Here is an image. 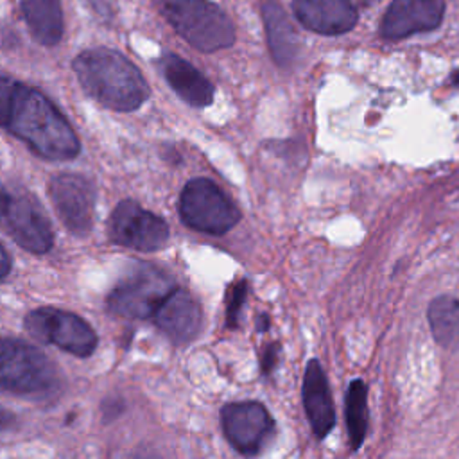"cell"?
<instances>
[{
  "instance_id": "6da1fadb",
  "label": "cell",
  "mask_w": 459,
  "mask_h": 459,
  "mask_svg": "<svg viewBox=\"0 0 459 459\" xmlns=\"http://www.w3.org/2000/svg\"><path fill=\"white\" fill-rule=\"evenodd\" d=\"M0 127L47 160H70L79 152V138L61 111L41 91L2 74Z\"/></svg>"
},
{
  "instance_id": "7a4b0ae2",
  "label": "cell",
  "mask_w": 459,
  "mask_h": 459,
  "mask_svg": "<svg viewBox=\"0 0 459 459\" xmlns=\"http://www.w3.org/2000/svg\"><path fill=\"white\" fill-rule=\"evenodd\" d=\"M72 66L84 91L109 109L133 111L149 97V86L140 70L117 50H84Z\"/></svg>"
},
{
  "instance_id": "3957f363",
  "label": "cell",
  "mask_w": 459,
  "mask_h": 459,
  "mask_svg": "<svg viewBox=\"0 0 459 459\" xmlns=\"http://www.w3.org/2000/svg\"><path fill=\"white\" fill-rule=\"evenodd\" d=\"M176 32L201 52H215L235 41L226 13L210 0H156Z\"/></svg>"
},
{
  "instance_id": "277c9868",
  "label": "cell",
  "mask_w": 459,
  "mask_h": 459,
  "mask_svg": "<svg viewBox=\"0 0 459 459\" xmlns=\"http://www.w3.org/2000/svg\"><path fill=\"white\" fill-rule=\"evenodd\" d=\"M57 384V369L32 344L0 337V389L14 394H43Z\"/></svg>"
},
{
  "instance_id": "5b68a950",
  "label": "cell",
  "mask_w": 459,
  "mask_h": 459,
  "mask_svg": "<svg viewBox=\"0 0 459 459\" xmlns=\"http://www.w3.org/2000/svg\"><path fill=\"white\" fill-rule=\"evenodd\" d=\"M172 278L161 269L140 264L133 267L109 292L108 310L111 314L143 319L152 317L160 303L174 290Z\"/></svg>"
},
{
  "instance_id": "8992f818",
  "label": "cell",
  "mask_w": 459,
  "mask_h": 459,
  "mask_svg": "<svg viewBox=\"0 0 459 459\" xmlns=\"http://www.w3.org/2000/svg\"><path fill=\"white\" fill-rule=\"evenodd\" d=\"M179 215L186 226L210 235L230 231L240 219L238 208L210 179L188 181L179 197Z\"/></svg>"
},
{
  "instance_id": "52a82bcc",
  "label": "cell",
  "mask_w": 459,
  "mask_h": 459,
  "mask_svg": "<svg viewBox=\"0 0 459 459\" xmlns=\"http://www.w3.org/2000/svg\"><path fill=\"white\" fill-rule=\"evenodd\" d=\"M23 325L34 339L57 346L77 357L91 355L97 346L93 328L77 314L61 308H36L25 316Z\"/></svg>"
},
{
  "instance_id": "ba28073f",
  "label": "cell",
  "mask_w": 459,
  "mask_h": 459,
  "mask_svg": "<svg viewBox=\"0 0 459 459\" xmlns=\"http://www.w3.org/2000/svg\"><path fill=\"white\" fill-rule=\"evenodd\" d=\"M0 224L27 251L41 255L54 244L48 219L38 203L23 194L7 192L0 185Z\"/></svg>"
},
{
  "instance_id": "9c48e42d",
  "label": "cell",
  "mask_w": 459,
  "mask_h": 459,
  "mask_svg": "<svg viewBox=\"0 0 459 459\" xmlns=\"http://www.w3.org/2000/svg\"><path fill=\"white\" fill-rule=\"evenodd\" d=\"M108 235L115 244L149 253L167 244L169 226L160 215L126 199L113 210L108 221Z\"/></svg>"
},
{
  "instance_id": "30bf717a",
  "label": "cell",
  "mask_w": 459,
  "mask_h": 459,
  "mask_svg": "<svg viewBox=\"0 0 459 459\" xmlns=\"http://www.w3.org/2000/svg\"><path fill=\"white\" fill-rule=\"evenodd\" d=\"M50 199L63 224L75 235H86L93 226L95 188L81 174L63 172L52 178Z\"/></svg>"
},
{
  "instance_id": "8fae6325",
  "label": "cell",
  "mask_w": 459,
  "mask_h": 459,
  "mask_svg": "<svg viewBox=\"0 0 459 459\" xmlns=\"http://www.w3.org/2000/svg\"><path fill=\"white\" fill-rule=\"evenodd\" d=\"M226 439L244 455L256 454L273 432V418L258 402L228 403L221 411Z\"/></svg>"
},
{
  "instance_id": "7c38bea8",
  "label": "cell",
  "mask_w": 459,
  "mask_h": 459,
  "mask_svg": "<svg viewBox=\"0 0 459 459\" xmlns=\"http://www.w3.org/2000/svg\"><path fill=\"white\" fill-rule=\"evenodd\" d=\"M443 11V0H394L382 18L380 32L387 39H402L432 30L441 23Z\"/></svg>"
},
{
  "instance_id": "4fadbf2b",
  "label": "cell",
  "mask_w": 459,
  "mask_h": 459,
  "mask_svg": "<svg viewBox=\"0 0 459 459\" xmlns=\"http://www.w3.org/2000/svg\"><path fill=\"white\" fill-rule=\"evenodd\" d=\"M156 326L174 342H190L201 328V307L190 292L174 287V290L160 303L152 314Z\"/></svg>"
},
{
  "instance_id": "5bb4252c",
  "label": "cell",
  "mask_w": 459,
  "mask_h": 459,
  "mask_svg": "<svg viewBox=\"0 0 459 459\" xmlns=\"http://www.w3.org/2000/svg\"><path fill=\"white\" fill-rule=\"evenodd\" d=\"M298 20L319 34H342L355 27L357 11L350 0H294Z\"/></svg>"
},
{
  "instance_id": "9a60e30c",
  "label": "cell",
  "mask_w": 459,
  "mask_h": 459,
  "mask_svg": "<svg viewBox=\"0 0 459 459\" xmlns=\"http://www.w3.org/2000/svg\"><path fill=\"white\" fill-rule=\"evenodd\" d=\"M303 405L314 434L325 437L335 425V409L326 375L316 359H312L305 369Z\"/></svg>"
},
{
  "instance_id": "2e32d148",
  "label": "cell",
  "mask_w": 459,
  "mask_h": 459,
  "mask_svg": "<svg viewBox=\"0 0 459 459\" xmlns=\"http://www.w3.org/2000/svg\"><path fill=\"white\" fill-rule=\"evenodd\" d=\"M161 72L170 88L190 106L203 108L213 100L212 82L188 61L176 54L161 57Z\"/></svg>"
},
{
  "instance_id": "e0dca14e",
  "label": "cell",
  "mask_w": 459,
  "mask_h": 459,
  "mask_svg": "<svg viewBox=\"0 0 459 459\" xmlns=\"http://www.w3.org/2000/svg\"><path fill=\"white\" fill-rule=\"evenodd\" d=\"M262 16L267 32L269 50L280 66H289L298 54V34L283 11V7L274 0L262 2Z\"/></svg>"
},
{
  "instance_id": "ac0fdd59",
  "label": "cell",
  "mask_w": 459,
  "mask_h": 459,
  "mask_svg": "<svg viewBox=\"0 0 459 459\" xmlns=\"http://www.w3.org/2000/svg\"><path fill=\"white\" fill-rule=\"evenodd\" d=\"M22 13L25 16L27 27L32 38L45 45L52 47L59 43L63 36V13L59 0H20Z\"/></svg>"
},
{
  "instance_id": "d6986e66",
  "label": "cell",
  "mask_w": 459,
  "mask_h": 459,
  "mask_svg": "<svg viewBox=\"0 0 459 459\" xmlns=\"http://www.w3.org/2000/svg\"><path fill=\"white\" fill-rule=\"evenodd\" d=\"M429 323L434 339L446 350L459 348V299L439 296L429 305Z\"/></svg>"
},
{
  "instance_id": "ffe728a7",
  "label": "cell",
  "mask_w": 459,
  "mask_h": 459,
  "mask_svg": "<svg viewBox=\"0 0 459 459\" xmlns=\"http://www.w3.org/2000/svg\"><path fill=\"white\" fill-rule=\"evenodd\" d=\"M346 425L350 446L357 450L368 430V389L362 380H353L346 393Z\"/></svg>"
},
{
  "instance_id": "44dd1931",
  "label": "cell",
  "mask_w": 459,
  "mask_h": 459,
  "mask_svg": "<svg viewBox=\"0 0 459 459\" xmlns=\"http://www.w3.org/2000/svg\"><path fill=\"white\" fill-rule=\"evenodd\" d=\"M246 281L240 280L231 287V292L228 296V307H226V325L228 326H237V319L240 314V308L246 299Z\"/></svg>"
},
{
  "instance_id": "7402d4cb",
  "label": "cell",
  "mask_w": 459,
  "mask_h": 459,
  "mask_svg": "<svg viewBox=\"0 0 459 459\" xmlns=\"http://www.w3.org/2000/svg\"><path fill=\"white\" fill-rule=\"evenodd\" d=\"M276 359H278V346H276V344L267 346L265 351H264V357H262V369H264L265 373H269V371L273 369Z\"/></svg>"
},
{
  "instance_id": "603a6c76",
  "label": "cell",
  "mask_w": 459,
  "mask_h": 459,
  "mask_svg": "<svg viewBox=\"0 0 459 459\" xmlns=\"http://www.w3.org/2000/svg\"><path fill=\"white\" fill-rule=\"evenodd\" d=\"M11 271V258L7 255V251L4 249V246L0 244V280L5 278Z\"/></svg>"
},
{
  "instance_id": "cb8c5ba5",
  "label": "cell",
  "mask_w": 459,
  "mask_h": 459,
  "mask_svg": "<svg viewBox=\"0 0 459 459\" xmlns=\"http://www.w3.org/2000/svg\"><path fill=\"white\" fill-rule=\"evenodd\" d=\"M13 421H14L13 412H9V411H5L4 407H0V432L5 430V429H9V427L13 425Z\"/></svg>"
},
{
  "instance_id": "d4e9b609",
  "label": "cell",
  "mask_w": 459,
  "mask_h": 459,
  "mask_svg": "<svg viewBox=\"0 0 459 459\" xmlns=\"http://www.w3.org/2000/svg\"><path fill=\"white\" fill-rule=\"evenodd\" d=\"M267 325H269V321H267V316H262V319H260V323H258V328H260V332H264V330L267 328Z\"/></svg>"
},
{
  "instance_id": "484cf974",
  "label": "cell",
  "mask_w": 459,
  "mask_h": 459,
  "mask_svg": "<svg viewBox=\"0 0 459 459\" xmlns=\"http://www.w3.org/2000/svg\"><path fill=\"white\" fill-rule=\"evenodd\" d=\"M452 81H454V82H457V84H459V70H457V72H455V74H454V77H452Z\"/></svg>"
}]
</instances>
